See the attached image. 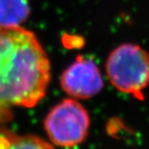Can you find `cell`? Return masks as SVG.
<instances>
[{"label":"cell","instance_id":"8992f818","mask_svg":"<svg viewBox=\"0 0 149 149\" xmlns=\"http://www.w3.org/2000/svg\"><path fill=\"white\" fill-rule=\"evenodd\" d=\"M30 11L28 0H0V28L21 26Z\"/></svg>","mask_w":149,"mask_h":149},{"label":"cell","instance_id":"7a4b0ae2","mask_svg":"<svg viewBox=\"0 0 149 149\" xmlns=\"http://www.w3.org/2000/svg\"><path fill=\"white\" fill-rule=\"evenodd\" d=\"M106 72L115 88L143 100L149 84V55L145 49L132 43L118 46L107 58Z\"/></svg>","mask_w":149,"mask_h":149},{"label":"cell","instance_id":"6da1fadb","mask_svg":"<svg viewBox=\"0 0 149 149\" xmlns=\"http://www.w3.org/2000/svg\"><path fill=\"white\" fill-rule=\"evenodd\" d=\"M49 80V59L33 31L0 28V126L13 120L15 108L37 105Z\"/></svg>","mask_w":149,"mask_h":149},{"label":"cell","instance_id":"277c9868","mask_svg":"<svg viewBox=\"0 0 149 149\" xmlns=\"http://www.w3.org/2000/svg\"><path fill=\"white\" fill-rule=\"evenodd\" d=\"M60 86L74 99H89L102 90L103 79L93 60L79 56L62 73Z\"/></svg>","mask_w":149,"mask_h":149},{"label":"cell","instance_id":"5b68a950","mask_svg":"<svg viewBox=\"0 0 149 149\" xmlns=\"http://www.w3.org/2000/svg\"><path fill=\"white\" fill-rule=\"evenodd\" d=\"M0 149H54V146L38 136L20 135L0 127Z\"/></svg>","mask_w":149,"mask_h":149},{"label":"cell","instance_id":"3957f363","mask_svg":"<svg viewBox=\"0 0 149 149\" xmlns=\"http://www.w3.org/2000/svg\"><path fill=\"white\" fill-rule=\"evenodd\" d=\"M44 127L52 144L60 147H74L87 136L90 116L80 102L74 99H65L47 114Z\"/></svg>","mask_w":149,"mask_h":149}]
</instances>
